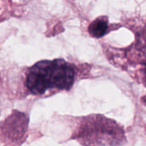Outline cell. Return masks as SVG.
<instances>
[{"mask_svg": "<svg viewBox=\"0 0 146 146\" xmlns=\"http://www.w3.org/2000/svg\"><path fill=\"white\" fill-rule=\"evenodd\" d=\"M75 74L73 66L64 60L38 61L29 70L26 84L34 95L51 89L68 90L74 84Z\"/></svg>", "mask_w": 146, "mask_h": 146, "instance_id": "obj_1", "label": "cell"}, {"mask_svg": "<svg viewBox=\"0 0 146 146\" xmlns=\"http://www.w3.org/2000/svg\"><path fill=\"white\" fill-rule=\"evenodd\" d=\"M143 71L144 78H145V81L146 82V58H145V61L143 62Z\"/></svg>", "mask_w": 146, "mask_h": 146, "instance_id": "obj_3", "label": "cell"}, {"mask_svg": "<svg viewBox=\"0 0 146 146\" xmlns=\"http://www.w3.org/2000/svg\"><path fill=\"white\" fill-rule=\"evenodd\" d=\"M108 21L104 17H99L90 24L88 31L93 37L101 38L108 32Z\"/></svg>", "mask_w": 146, "mask_h": 146, "instance_id": "obj_2", "label": "cell"}]
</instances>
